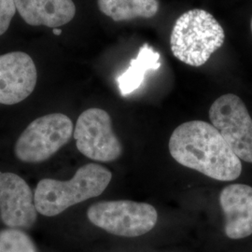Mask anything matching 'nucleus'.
<instances>
[{
	"mask_svg": "<svg viewBox=\"0 0 252 252\" xmlns=\"http://www.w3.org/2000/svg\"><path fill=\"white\" fill-rule=\"evenodd\" d=\"M169 152L181 165L213 180L231 181L242 172L241 160L216 128L203 121L178 126L169 139Z\"/></svg>",
	"mask_w": 252,
	"mask_h": 252,
	"instance_id": "obj_1",
	"label": "nucleus"
},
{
	"mask_svg": "<svg viewBox=\"0 0 252 252\" xmlns=\"http://www.w3.org/2000/svg\"><path fill=\"white\" fill-rule=\"evenodd\" d=\"M24 21L34 27H61L76 14L72 0H13Z\"/></svg>",
	"mask_w": 252,
	"mask_h": 252,
	"instance_id": "obj_11",
	"label": "nucleus"
},
{
	"mask_svg": "<svg viewBox=\"0 0 252 252\" xmlns=\"http://www.w3.org/2000/svg\"><path fill=\"white\" fill-rule=\"evenodd\" d=\"M0 252H37L32 239L19 229L0 232Z\"/></svg>",
	"mask_w": 252,
	"mask_h": 252,
	"instance_id": "obj_14",
	"label": "nucleus"
},
{
	"mask_svg": "<svg viewBox=\"0 0 252 252\" xmlns=\"http://www.w3.org/2000/svg\"><path fill=\"white\" fill-rule=\"evenodd\" d=\"M87 216L93 224L125 237L147 234L158 220L157 210L152 205L129 200L96 203L89 207Z\"/></svg>",
	"mask_w": 252,
	"mask_h": 252,
	"instance_id": "obj_4",
	"label": "nucleus"
},
{
	"mask_svg": "<svg viewBox=\"0 0 252 252\" xmlns=\"http://www.w3.org/2000/svg\"><path fill=\"white\" fill-rule=\"evenodd\" d=\"M209 119L235 155L252 163V119L241 98L233 94L220 96L210 107Z\"/></svg>",
	"mask_w": 252,
	"mask_h": 252,
	"instance_id": "obj_6",
	"label": "nucleus"
},
{
	"mask_svg": "<svg viewBox=\"0 0 252 252\" xmlns=\"http://www.w3.org/2000/svg\"><path fill=\"white\" fill-rule=\"evenodd\" d=\"M35 198L27 181L18 175L0 172V215L5 225L29 228L36 220Z\"/></svg>",
	"mask_w": 252,
	"mask_h": 252,
	"instance_id": "obj_8",
	"label": "nucleus"
},
{
	"mask_svg": "<svg viewBox=\"0 0 252 252\" xmlns=\"http://www.w3.org/2000/svg\"><path fill=\"white\" fill-rule=\"evenodd\" d=\"M111 179L112 174L106 167L88 163L80 167L70 180H41L34 195L36 211L46 217L59 215L68 207L97 197Z\"/></svg>",
	"mask_w": 252,
	"mask_h": 252,
	"instance_id": "obj_2",
	"label": "nucleus"
},
{
	"mask_svg": "<svg viewBox=\"0 0 252 252\" xmlns=\"http://www.w3.org/2000/svg\"><path fill=\"white\" fill-rule=\"evenodd\" d=\"M74 138L80 153L94 161L111 162L123 153L120 140L112 130L111 118L101 108L83 111L77 121Z\"/></svg>",
	"mask_w": 252,
	"mask_h": 252,
	"instance_id": "obj_7",
	"label": "nucleus"
},
{
	"mask_svg": "<svg viewBox=\"0 0 252 252\" xmlns=\"http://www.w3.org/2000/svg\"><path fill=\"white\" fill-rule=\"evenodd\" d=\"M100 11L115 22L150 19L159 11L158 0H97Z\"/></svg>",
	"mask_w": 252,
	"mask_h": 252,
	"instance_id": "obj_13",
	"label": "nucleus"
},
{
	"mask_svg": "<svg viewBox=\"0 0 252 252\" xmlns=\"http://www.w3.org/2000/svg\"><path fill=\"white\" fill-rule=\"evenodd\" d=\"M160 66V54L149 44L141 46L136 57L130 61L128 68L118 78L121 94L126 96L137 90L144 81L146 74L159 69Z\"/></svg>",
	"mask_w": 252,
	"mask_h": 252,
	"instance_id": "obj_12",
	"label": "nucleus"
},
{
	"mask_svg": "<svg viewBox=\"0 0 252 252\" xmlns=\"http://www.w3.org/2000/svg\"><path fill=\"white\" fill-rule=\"evenodd\" d=\"M37 74L32 58L22 52L0 55V104L14 105L35 89Z\"/></svg>",
	"mask_w": 252,
	"mask_h": 252,
	"instance_id": "obj_9",
	"label": "nucleus"
},
{
	"mask_svg": "<svg viewBox=\"0 0 252 252\" xmlns=\"http://www.w3.org/2000/svg\"><path fill=\"white\" fill-rule=\"evenodd\" d=\"M72 134V121L66 115L48 114L27 126L16 142L15 154L23 162H43L66 144Z\"/></svg>",
	"mask_w": 252,
	"mask_h": 252,
	"instance_id": "obj_5",
	"label": "nucleus"
},
{
	"mask_svg": "<svg viewBox=\"0 0 252 252\" xmlns=\"http://www.w3.org/2000/svg\"><path fill=\"white\" fill-rule=\"evenodd\" d=\"M53 33H54V35L59 36V35L62 34V30H61V29H58V28H54V29H53Z\"/></svg>",
	"mask_w": 252,
	"mask_h": 252,
	"instance_id": "obj_16",
	"label": "nucleus"
},
{
	"mask_svg": "<svg viewBox=\"0 0 252 252\" xmlns=\"http://www.w3.org/2000/svg\"><path fill=\"white\" fill-rule=\"evenodd\" d=\"M220 204L225 216V234L231 239L252 234V187L245 184L226 186L220 194Z\"/></svg>",
	"mask_w": 252,
	"mask_h": 252,
	"instance_id": "obj_10",
	"label": "nucleus"
},
{
	"mask_svg": "<svg viewBox=\"0 0 252 252\" xmlns=\"http://www.w3.org/2000/svg\"><path fill=\"white\" fill-rule=\"evenodd\" d=\"M15 11L13 0H0V36L8 30Z\"/></svg>",
	"mask_w": 252,
	"mask_h": 252,
	"instance_id": "obj_15",
	"label": "nucleus"
},
{
	"mask_svg": "<svg viewBox=\"0 0 252 252\" xmlns=\"http://www.w3.org/2000/svg\"><path fill=\"white\" fill-rule=\"evenodd\" d=\"M251 28H252V23H251Z\"/></svg>",
	"mask_w": 252,
	"mask_h": 252,
	"instance_id": "obj_17",
	"label": "nucleus"
},
{
	"mask_svg": "<svg viewBox=\"0 0 252 252\" xmlns=\"http://www.w3.org/2000/svg\"><path fill=\"white\" fill-rule=\"evenodd\" d=\"M225 33L214 16L204 9H190L176 21L170 47L174 56L191 66H201L224 42Z\"/></svg>",
	"mask_w": 252,
	"mask_h": 252,
	"instance_id": "obj_3",
	"label": "nucleus"
}]
</instances>
